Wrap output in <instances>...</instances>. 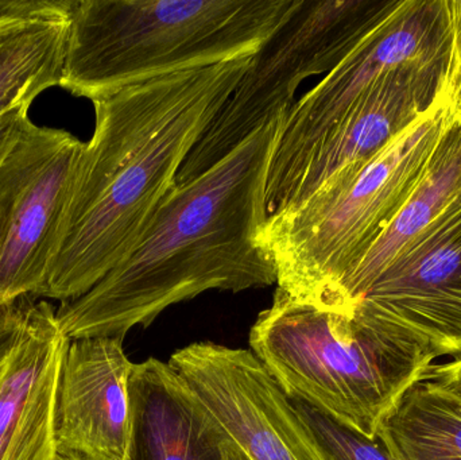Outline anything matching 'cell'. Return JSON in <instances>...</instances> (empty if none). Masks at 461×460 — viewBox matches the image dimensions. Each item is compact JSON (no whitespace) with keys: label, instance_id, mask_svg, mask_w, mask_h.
Segmentation results:
<instances>
[{"label":"cell","instance_id":"1","mask_svg":"<svg viewBox=\"0 0 461 460\" xmlns=\"http://www.w3.org/2000/svg\"><path fill=\"white\" fill-rule=\"evenodd\" d=\"M252 57L162 76L94 102V135L40 297L78 299L131 254Z\"/></svg>","mask_w":461,"mask_h":460},{"label":"cell","instance_id":"2","mask_svg":"<svg viewBox=\"0 0 461 460\" xmlns=\"http://www.w3.org/2000/svg\"><path fill=\"white\" fill-rule=\"evenodd\" d=\"M289 110L271 116L215 167L176 185L131 254L84 296L61 302L56 319L68 340L124 339L205 292L276 284L259 237L268 216V167Z\"/></svg>","mask_w":461,"mask_h":460},{"label":"cell","instance_id":"3","mask_svg":"<svg viewBox=\"0 0 461 460\" xmlns=\"http://www.w3.org/2000/svg\"><path fill=\"white\" fill-rule=\"evenodd\" d=\"M300 0H76L59 86L92 103L254 56Z\"/></svg>","mask_w":461,"mask_h":460},{"label":"cell","instance_id":"4","mask_svg":"<svg viewBox=\"0 0 461 460\" xmlns=\"http://www.w3.org/2000/svg\"><path fill=\"white\" fill-rule=\"evenodd\" d=\"M456 104L454 77L438 102L373 158L267 216L259 242L273 257L278 288L300 302L330 307L421 180Z\"/></svg>","mask_w":461,"mask_h":460},{"label":"cell","instance_id":"5","mask_svg":"<svg viewBox=\"0 0 461 460\" xmlns=\"http://www.w3.org/2000/svg\"><path fill=\"white\" fill-rule=\"evenodd\" d=\"M249 339L287 396L368 437H376L398 400L435 364L352 316L300 302L281 288Z\"/></svg>","mask_w":461,"mask_h":460},{"label":"cell","instance_id":"6","mask_svg":"<svg viewBox=\"0 0 461 460\" xmlns=\"http://www.w3.org/2000/svg\"><path fill=\"white\" fill-rule=\"evenodd\" d=\"M400 0H300L249 69L177 175V185L215 167L271 116L292 107L300 84L330 73Z\"/></svg>","mask_w":461,"mask_h":460},{"label":"cell","instance_id":"7","mask_svg":"<svg viewBox=\"0 0 461 460\" xmlns=\"http://www.w3.org/2000/svg\"><path fill=\"white\" fill-rule=\"evenodd\" d=\"M452 50L451 0H400L343 62L287 111L268 167V215L281 207L312 151L381 76L403 64L446 59Z\"/></svg>","mask_w":461,"mask_h":460},{"label":"cell","instance_id":"8","mask_svg":"<svg viewBox=\"0 0 461 460\" xmlns=\"http://www.w3.org/2000/svg\"><path fill=\"white\" fill-rule=\"evenodd\" d=\"M84 146L29 121L0 161V308L40 297Z\"/></svg>","mask_w":461,"mask_h":460},{"label":"cell","instance_id":"9","mask_svg":"<svg viewBox=\"0 0 461 460\" xmlns=\"http://www.w3.org/2000/svg\"><path fill=\"white\" fill-rule=\"evenodd\" d=\"M351 316L435 361L461 356V194L382 270Z\"/></svg>","mask_w":461,"mask_h":460},{"label":"cell","instance_id":"10","mask_svg":"<svg viewBox=\"0 0 461 460\" xmlns=\"http://www.w3.org/2000/svg\"><path fill=\"white\" fill-rule=\"evenodd\" d=\"M170 366L194 389L251 460H328L290 397L243 348L197 342Z\"/></svg>","mask_w":461,"mask_h":460},{"label":"cell","instance_id":"11","mask_svg":"<svg viewBox=\"0 0 461 460\" xmlns=\"http://www.w3.org/2000/svg\"><path fill=\"white\" fill-rule=\"evenodd\" d=\"M454 77V50L446 59L403 64L381 76L312 151L273 213L294 207L336 173L384 150L438 102Z\"/></svg>","mask_w":461,"mask_h":460},{"label":"cell","instance_id":"12","mask_svg":"<svg viewBox=\"0 0 461 460\" xmlns=\"http://www.w3.org/2000/svg\"><path fill=\"white\" fill-rule=\"evenodd\" d=\"M131 367L122 338L68 342L57 385L56 459L127 460Z\"/></svg>","mask_w":461,"mask_h":460},{"label":"cell","instance_id":"13","mask_svg":"<svg viewBox=\"0 0 461 460\" xmlns=\"http://www.w3.org/2000/svg\"><path fill=\"white\" fill-rule=\"evenodd\" d=\"M127 460H251L169 362L132 364Z\"/></svg>","mask_w":461,"mask_h":460},{"label":"cell","instance_id":"14","mask_svg":"<svg viewBox=\"0 0 461 460\" xmlns=\"http://www.w3.org/2000/svg\"><path fill=\"white\" fill-rule=\"evenodd\" d=\"M68 342L53 305L34 299L0 372V460H56L54 412Z\"/></svg>","mask_w":461,"mask_h":460},{"label":"cell","instance_id":"15","mask_svg":"<svg viewBox=\"0 0 461 460\" xmlns=\"http://www.w3.org/2000/svg\"><path fill=\"white\" fill-rule=\"evenodd\" d=\"M460 194L461 100L457 96L456 110L433 149L421 180L359 266L343 281L328 311L351 316L382 270Z\"/></svg>","mask_w":461,"mask_h":460},{"label":"cell","instance_id":"16","mask_svg":"<svg viewBox=\"0 0 461 460\" xmlns=\"http://www.w3.org/2000/svg\"><path fill=\"white\" fill-rule=\"evenodd\" d=\"M376 437L398 460H461V401L420 381L382 420Z\"/></svg>","mask_w":461,"mask_h":460},{"label":"cell","instance_id":"17","mask_svg":"<svg viewBox=\"0 0 461 460\" xmlns=\"http://www.w3.org/2000/svg\"><path fill=\"white\" fill-rule=\"evenodd\" d=\"M69 23L41 24L0 41V116L59 86Z\"/></svg>","mask_w":461,"mask_h":460},{"label":"cell","instance_id":"18","mask_svg":"<svg viewBox=\"0 0 461 460\" xmlns=\"http://www.w3.org/2000/svg\"><path fill=\"white\" fill-rule=\"evenodd\" d=\"M293 407L306 424L328 460H398L378 437H368L306 404L290 397Z\"/></svg>","mask_w":461,"mask_h":460},{"label":"cell","instance_id":"19","mask_svg":"<svg viewBox=\"0 0 461 460\" xmlns=\"http://www.w3.org/2000/svg\"><path fill=\"white\" fill-rule=\"evenodd\" d=\"M76 0H0V41L41 24L68 23Z\"/></svg>","mask_w":461,"mask_h":460},{"label":"cell","instance_id":"20","mask_svg":"<svg viewBox=\"0 0 461 460\" xmlns=\"http://www.w3.org/2000/svg\"><path fill=\"white\" fill-rule=\"evenodd\" d=\"M34 299V296L22 297L13 304L0 308V366L5 365L14 347L18 345L30 305Z\"/></svg>","mask_w":461,"mask_h":460},{"label":"cell","instance_id":"21","mask_svg":"<svg viewBox=\"0 0 461 460\" xmlns=\"http://www.w3.org/2000/svg\"><path fill=\"white\" fill-rule=\"evenodd\" d=\"M424 381L440 386L461 401V356L446 364H433L425 372Z\"/></svg>","mask_w":461,"mask_h":460},{"label":"cell","instance_id":"22","mask_svg":"<svg viewBox=\"0 0 461 460\" xmlns=\"http://www.w3.org/2000/svg\"><path fill=\"white\" fill-rule=\"evenodd\" d=\"M29 108L30 105L14 108L0 116V161L30 121Z\"/></svg>","mask_w":461,"mask_h":460},{"label":"cell","instance_id":"23","mask_svg":"<svg viewBox=\"0 0 461 460\" xmlns=\"http://www.w3.org/2000/svg\"><path fill=\"white\" fill-rule=\"evenodd\" d=\"M454 29V73L457 96L461 100V0H451Z\"/></svg>","mask_w":461,"mask_h":460},{"label":"cell","instance_id":"24","mask_svg":"<svg viewBox=\"0 0 461 460\" xmlns=\"http://www.w3.org/2000/svg\"><path fill=\"white\" fill-rule=\"evenodd\" d=\"M2 367H3V365H2V366H0V370H2Z\"/></svg>","mask_w":461,"mask_h":460},{"label":"cell","instance_id":"25","mask_svg":"<svg viewBox=\"0 0 461 460\" xmlns=\"http://www.w3.org/2000/svg\"><path fill=\"white\" fill-rule=\"evenodd\" d=\"M56 460H59V459H56Z\"/></svg>","mask_w":461,"mask_h":460}]
</instances>
